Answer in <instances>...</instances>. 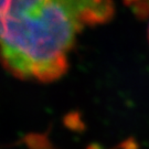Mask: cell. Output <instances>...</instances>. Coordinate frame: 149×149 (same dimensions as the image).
<instances>
[{
	"label": "cell",
	"instance_id": "7a4b0ae2",
	"mask_svg": "<svg viewBox=\"0 0 149 149\" xmlns=\"http://www.w3.org/2000/svg\"><path fill=\"white\" fill-rule=\"evenodd\" d=\"M45 0H0V30L11 21L37 9Z\"/></svg>",
	"mask_w": 149,
	"mask_h": 149
},
{
	"label": "cell",
	"instance_id": "6da1fadb",
	"mask_svg": "<svg viewBox=\"0 0 149 149\" xmlns=\"http://www.w3.org/2000/svg\"><path fill=\"white\" fill-rule=\"evenodd\" d=\"M113 15L112 0H45L0 30V62L20 80H58L77 34Z\"/></svg>",
	"mask_w": 149,
	"mask_h": 149
},
{
	"label": "cell",
	"instance_id": "3957f363",
	"mask_svg": "<svg viewBox=\"0 0 149 149\" xmlns=\"http://www.w3.org/2000/svg\"><path fill=\"white\" fill-rule=\"evenodd\" d=\"M148 39H149V28H148Z\"/></svg>",
	"mask_w": 149,
	"mask_h": 149
}]
</instances>
